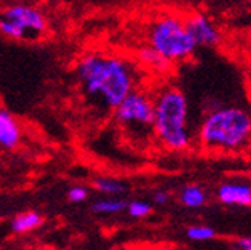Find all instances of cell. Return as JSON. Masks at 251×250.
<instances>
[{
	"mask_svg": "<svg viewBox=\"0 0 251 250\" xmlns=\"http://www.w3.org/2000/svg\"><path fill=\"white\" fill-rule=\"evenodd\" d=\"M75 76L84 97L106 112H114L138 86V72L132 61L103 53L83 56L75 66Z\"/></svg>",
	"mask_w": 251,
	"mask_h": 250,
	"instance_id": "cell-1",
	"label": "cell"
},
{
	"mask_svg": "<svg viewBox=\"0 0 251 250\" xmlns=\"http://www.w3.org/2000/svg\"><path fill=\"white\" fill-rule=\"evenodd\" d=\"M195 140L208 154L239 152L251 143V112L241 106H218L199 123Z\"/></svg>",
	"mask_w": 251,
	"mask_h": 250,
	"instance_id": "cell-2",
	"label": "cell"
},
{
	"mask_svg": "<svg viewBox=\"0 0 251 250\" xmlns=\"http://www.w3.org/2000/svg\"><path fill=\"white\" fill-rule=\"evenodd\" d=\"M155 140L172 152L188 151L195 141L190 129L188 98L179 86L166 84L153 94Z\"/></svg>",
	"mask_w": 251,
	"mask_h": 250,
	"instance_id": "cell-3",
	"label": "cell"
},
{
	"mask_svg": "<svg viewBox=\"0 0 251 250\" xmlns=\"http://www.w3.org/2000/svg\"><path fill=\"white\" fill-rule=\"evenodd\" d=\"M149 45L170 65L182 63L195 57L198 46L188 32L184 17L175 14H162L149 27Z\"/></svg>",
	"mask_w": 251,
	"mask_h": 250,
	"instance_id": "cell-4",
	"label": "cell"
},
{
	"mask_svg": "<svg viewBox=\"0 0 251 250\" xmlns=\"http://www.w3.org/2000/svg\"><path fill=\"white\" fill-rule=\"evenodd\" d=\"M153 95L136 87L114 111V120L132 140L147 141L153 134Z\"/></svg>",
	"mask_w": 251,
	"mask_h": 250,
	"instance_id": "cell-5",
	"label": "cell"
},
{
	"mask_svg": "<svg viewBox=\"0 0 251 250\" xmlns=\"http://www.w3.org/2000/svg\"><path fill=\"white\" fill-rule=\"evenodd\" d=\"M43 12L28 3H14L0 9V32L8 39L32 40L46 31Z\"/></svg>",
	"mask_w": 251,
	"mask_h": 250,
	"instance_id": "cell-6",
	"label": "cell"
},
{
	"mask_svg": "<svg viewBox=\"0 0 251 250\" xmlns=\"http://www.w3.org/2000/svg\"><path fill=\"white\" fill-rule=\"evenodd\" d=\"M185 27L198 48H216L222 43V31L205 12H190L184 17Z\"/></svg>",
	"mask_w": 251,
	"mask_h": 250,
	"instance_id": "cell-7",
	"label": "cell"
},
{
	"mask_svg": "<svg viewBox=\"0 0 251 250\" xmlns=\"http://www.w3.org/2000/svg\"><path fill=\"white\" fill-rule=\"evenodd\" d=\"M218 201L228 207H250L251 206V183L242 180H228L218 186Z\"/></svg>",
	"mask_w": 251,
	"mask_h": 250,
	"instance_id": "cell-8",
	"label": "cell"
},
{
	"mask_svg": "<svg viewBox=\"0 0 251 250\" xmlns=\"http://www.w3.org/2000/svg\"><path fill=\"white\" fill-rule=\"evenodd\" d=\"M22 140V129L19 121L6 109L0 108V147L12 151Z\"/></svg>",
	"mask_w": 251,
	"mask_h": 250,
	"instance_id": "cell-9",
	"label": "cell"
},
{
	"mask_svg": "<svg viewBox=\"0 0 251 250\" xmlns=\"http://www.w3.org/2000/svg\"><path fill=\"white\" fill-rule=\"evenodd\" d=\"M178 201L187 209H202L208 203V194L202 186L188 183L179 189Z\"/></svg>",
	"mask_w": 251,
	"mask_h": 250,
	"instance_id": "cell-10",
	"label": "cell"
},
{
	"mask_svg": "<svg viewBox=\"0 0 251 250\" xmlns=\"http://www.w3.org/2000/svg\"><path fill=\"white\" fill-rule=\"evenodd\" d=\"M42 217L37 212H22V214L16 215L14 220L11 221V230L14 233H28L35 230L37 227L42 226Z\"/></svg>",
	"mask_w": 251,
	"mask_h": 250,
	"instance_id": "cell-11",
	"label": "cell"
},
{
	"mask_svg": "<svg viewBox=\"0 0 251 250\" xmlns=\"http://www.w3.org/2000/svg\"><path fill=\"white\" fill-rule=\"evenodd\" d=\"M94 189L100 194H103L110 198H120L127 192V186L121 180L117 178H109V177H98L92 183Z\"/></svg>",
	"mask_w": 251,
	"mask_h": 250,
	"instance_id": "cell-12",
	"label": "cell"
},
{
	"mask_svg": "<svg viewBox=\"0 0 251 250\" xmlns=\"http://www.w3.org/2000/svg\"><path fill=\"white\" fill-rule=\"evenodd\" d=\"M138 60H140V63L144 65L146 68L149 69H153L156 72H166L170 69V63L167 60L162 58L156 51H153L150 46H144L141 48L140 51H138Z\"/></svg>",
	"mask_w": 251,
	"mask_h": 250,
	"instance_id": "cell-13",
	"label": "cell"
},
{
	"mask_svg": "<svg viewBox=\"0 0 251 250\" xmlns=\"http://www.w3.org/2000/svg\"><path fill=\"white\" fill-rule=\"evenodd\" d=\"M126 206H127V203L123 198L106 196L92 204V212L97 215H117L126 210Z\"/></svg>",
	"mask_w": 251,
	"mask_h": 250,
	"instance_id": "cell-14",
	"label": "cell"
},
{
	"mask_svg": "<svg viewBox=\"0 0 251 250\" xmlns=\"http://www.w3.org/2000/svg\"><path fill=\"white\" fill-rule=\"evenodd\" d=\"M185 236L193 243H208L216 240L218 232L207 224H193L185 229Z\"/></svg>",
	"mask_w": 251,
	"mask_h": 250,
	"instance_id": "cell-15",
	"label": "cell"
},
{
	"mask_svg": "<svg viewBox=\"0 0 251 250\" xmlns=\"http://www.w3.org/2000/svg\"><path fill=\"white\" fill-rule=\"evenodd\" d=\"M152 204L149 201H144V199H133V201H129L127 206H126V212L130 218L135 220H143L152 215Z\"/></svg>",
	"mask_w": 251,
	"mask_h": 250,
	"instance_id": "cell-16",
	"label": "cell"
},
{
	"mask_svg": "<svg viewBox=\"0 0 251 250\" xmlns=\"http://www.w3.org/2000/svg\"><path fill=\"white\" fill-rule=\"evenodd\" d=\"M87 196H89V191H87L86 187L81 186V184L71 186L69 191H68V199L71 203H75V204L83 203Z\"/></svg>",
	"mask_w": 251,
	"mask_h": 250,
	"instance_id": "cell-17",
	"label": "cell"
},
{
	"mask_svg": "<svg viewBox=\"0 0 251 250\" xmlns=\"http://www.w3.org/2000/svg\"><path fill=\"white\" fill-rule=\"evenodd\" d=\"M172 199V194L169 191H164V189H158L153 192V196H152V201L156 204V206H167Z\"/></svg>",
	"mask_w": 251,
	"mask_h": 250,
	"instance_id": "cell-18",
	"label": "cell"
},
{
	"mask_svg": "<svg viewBox=\"0 0 251 250\" xmlns=\"http://www.w3.org/2000/svg\"><path fill=\"white\" fill-rule=\"evenodd\" d=\"M236 246L241 247L242 250H251V236H242L236 241Z\"/></svg>",
	"mask_w": 251,
	"mask_h": 250,
	"instance_id": "cell-19",
	"label": "cell"
},
{
	"mask_svg": "<svg viewBox=\"0 0 251 250\" xmlns=\"http://www.w3.org/2000/svg\"><path fill=\"white\" fill-rule=\"evenodd\" d=\"M14 3H23V0H0V9L9 5H14Z\"/></svg>",
	"mask_w": 251,
	"mask_h": 250,
	"instance_id": "cell-20",
	"label": "cell"
},
{
	"mask_svg": "<svg viewBox=\"0 0 251 250\" xmlns=\"http://www.w3.org/2000/svg\"><path fill=\"white\" fill-rule=\"evenodd\" d=\"M228 250H242V249H241V247H237V246L234 244V246H231V247H230Z\"/></svg>",
	"mask_w": 251,
	"mask_h": 250,
	"instance_id": "cell-21",
	"label": "cell"
},
{
	"mask_svg": "<svg viewBox=\"0 0 251 250\" xmlns=\"http://www.w3.org/2000/svg\"><path fill=\"white\" fill-rule=\"evenodd\" d=\"M124 250H129V249H124Z\"/></svg>",
	"mask_w": 251,
	"mask_h": 250,
	"instance_id": "cell-22",
	"label": "cell"
},
{
	"mask_svg": "<svg viewBox=\"0 0 251 250\" xmlns=\"http://www.w3.org/2000/svg\"><path fill=\"white\" fill-rule=\"evenodd\" d=\"M152 250H156V249H152Z\"/></svg>",
	"mask_w": 251,
	"mask_h": 250,
	"instance_id": "cell-23",
	"label": "cell"
}]
</instances>
